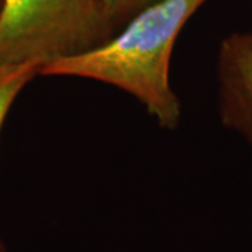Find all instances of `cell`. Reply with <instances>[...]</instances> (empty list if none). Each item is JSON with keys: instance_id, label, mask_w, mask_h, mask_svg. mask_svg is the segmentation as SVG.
<instances>
[{"instance_id": "1", "label": "cell", "mask_w": 252, "mask_h": 252, "mask_svg": "<svg viewBox=\"0 0 252 252\" xmlns=\"http://www.w3.org/2000/svg\"><path fill=\"white\" fill-rule=\"evenodd\" d=\"M207 0H152L119 34L81 54L41 67V76L79 77L114 86L143 105L164 129L178 127L182 105L170 63L182 28Z\"/></svg>"}, {"instance_id": "2", "label": "cell", "mask_w": 252, "mask_h": 252, "mask_svg": "<svg viewBox=\"0 0 252 252\" xmlns=\"http://www.w3.org/2000/svg\"><path fill=\"white\" fill-rule=\"evenodd\" d=\"M99 0H1L0 64L48 63L93 49L114 35Z\"/></svg>"}, {"instance_id": "3", "label": "cell", "mask_w": 252, "mask_h": 252, "mask_svg": "<svg viewBox=\"0 0 252 252\" xmlns=\"http://www.w3.org/2000/svg\"><path fill=\"white\" fill-rule=\"evenodd\" d=\"M219 115L252 146V49L241 34L221 41L217 55Z\"/></svg>"}, {"instance_id": "4", "label": "cell", "mask_w": 252, "mask_h": 252, "mask_svg": "<svg viewBox=\"0 0 252 252\" xmlns=\"http://www.w3.org/2000/svg\"><path fill=\"white\" fill-rule=\"evenodd\" d=\"M36 74L39 66L34 63L0 64V129L14 99Z\"/></svg>"}, {"instance_id": "5", "label": "cell", "mask_w": 252, "mask_h": 252, "mask_svg": "<svg viewBox=\"0 0 252 252\" xmlns=\"http://www.w3.org/2000/svg\"><path fill=\"white\" fill-rule=\"evenodd\" d=\"M152 0H99L101 6L114 21L122 16L129 14L133 10L144 7V4Z\"/></svg>"}, {"instance_id": "6", "label": "cell", "mask_w": 252, "mask_h": 252, "mask_svg": "<svg viewBox=\"0 0 252 252\" xmlns=\"http://www.w3.org/2000/svg\"><path fill=\"white\" fill-rule=\"evenodd\" d=\"M243 39L248 44V46L252 49V32H245V34H241Z\"/></svg>"}, {"instance_id": "7", "label": "cell", "mask_w": 252, "mask_h": 252, "mask_svg": "<svg viewBox=\"0 0 252 252\" xmlns=\"http://www.w3.org/2000/svg\"><path fill=\"white\" fill-rule=\"evenodd\" d=\"M0 252H3V250H1V247H0Z\"/></svg>"}, {"instance_id": "8", "label": "cell", "mask_w": 252, "mask_h": 252, "mask_svg": "<svg viewBox=\"0 0 252 252\" xmlns=\"http://www.w3.org/2000/svg\"><path fill=\"white\" fill-rule=\"evenodd\" d=\"M0 7H1V0H0Z\"/></svg>"}]
</instances>
